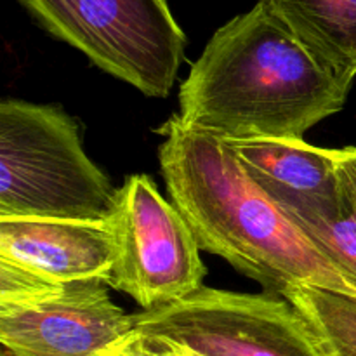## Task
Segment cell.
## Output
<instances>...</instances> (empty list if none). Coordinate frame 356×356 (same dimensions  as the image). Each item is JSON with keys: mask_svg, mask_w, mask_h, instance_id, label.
Instances as JSON below:
<instances>
[{"mask_svg": "<svg viewBox=\"0 0 356 356\" xmlns=\"http://www.w3.org/2000/svg\"><path fill=\"white\" fill-rule=\"evenodd\" d=\"M353 80L257 3L212 35L181 86L177 117L225 141L302 139L343 110Z\"/></svg>", "mask_w": 356, "mask_h": 356, "instance_id": "6da1fadb", "label": "cell"}, {"mask_svg": "<svg viewBox=\"0 0 356 356\" xmlns=\"http://www.w3.org/2000/svg\"><path fill=\"white\" fill-rule=\"evenodd\" d=\"M159 132L167 190L200 250L226 259L271 294L285 298L298 287H320L356 298L339 271L250 179L228 141L188 127L177 115Z\"/></svg>", "mask_w": 356, "mask_h": 356, "instance_id": "7a4b0ae2", "label": "cell"}, {"mask_svg": "<svg viewBox=\"0 0 356 356\" xmlns=\"http://www.w3.org/2000/svg\"><path fill=\"white\" fill-rule=\"evenodd\" d=\"M117 190L59 106L0 104V218L106 221Z\"/></svg>", "mask_w": 356, "mask_h": 356, "instance_id": "3957f363", "label": "cell"}, {"mask_svg": "<svg viewBox=\"0 0 356 356\" xmlns=\"http://www.w3.org/2000/svg\"><path fill=\"white\" fill-rule=\"evenodd\" d=\"M45 31L145 96L167 97L186 35L167 0H17Z\"/></svg>", "mask_w": 356, "mask_h": 356, "instance_id": "277c9868", "label": "cell"}, {"mask_svg": "<svg viewBox=\"0 0 356 356\" xmlns=\"http://www.w3.org/2000/svg\"><path fill=\"white\" fill-rule=\"evenodd\" d=\"M106 282H49L0 261V346L13 356H99L134 330Z\"/></svg>", "mask_w": 356, "mask_h": 356, "instance_id": "5b68a950", "label": "cell"}, {"mask_svg": "<svg viewBox=\"0 0 356 356\" xmlns=\"http://www.w3.org/2000/svg\"><path fill=\"white\" fill-rule=\"evenodd\" d=\"M134 330L198 356H327L302 313L277 294L202 287L170 306L132 315Z\"/></svg>", "mask_w": 356, "mask_h": 356, "instance_id": "8992f818", "label": "cell"}, {"mask_svg": "<svg viewBox=\"0 0 356 356\" xmlns=\"http://www.w3.org/2000/svg\"><path fill=\"white\" fill-rule=\"evenodd\" d=\"M115 263L106 285L131 296L145 312L200 291L205 270L186 219L153 179L134 174L117 190L110 218Z\"/></svg>", "mask_w": 356, "mask_h": 356, "instance_id": "52a82bcc", "label": "cell"}, {"mask_svg": "<svg viewBox=\"0 0 356 356\" xmlns=\"http://www.w3.org/2000/svg\"><path fill=\"white\" fill-rule=\"evenodd\" d=\"M0 261L49 282H106L115 263L110 222L0 218Z\"/></svg>", "mask_w": 356, "mask_h": 356, "instance_id": "ba28073f", "label": "cell"}, {"mask_svg": "<svg viewBox=\"0 0 356 356\" xmlns=\"http://www.w3.org/2000/svg\"><path fill=\"white\" fill-rule=\"evenodd\" d=\"M250 179L284 212L332 218L344 197L339 149L305 139L256 138L228 141Z\"/></svg>", "mask_w": 356, "mask_h": 356, "instance_id": "9c48e42d", "label": "cell"}, {"mask_svg": "<svg viewBox=\"0 0 356 356\" xmlns=\"http://www.w3.org/2000/svg\"><path fill=\"white\" fill-rule=\"evenodd\" d=\"M341 75L356 76V0H259Z\"/></svg>", "mask_w": 356, "mask_h": 356, "instance_id": "30bf717a", "label": "cell"}, {"mask_svg": "<svg viewBox=\"0 0 356 356\" xmlns=\"http://www.w3.org/2000/svg\"><path fill=\"white\" fill-rule=\"evenodd\" d=\"M285 299L308 320L327 356H356V298L320 287H298Z\"/></svg>", "mask_w": 356, "mask_h": 356, "instance_id": "8fae6325", "label": "cell"}, {"mask_svg": "<svg viewBox=\"0 0 356 356\" xmlns=\"http://www.w3.org/2000/svg\"><path fill=\"white\" fill-rule=\"evenodd\" d=\"M343 188V205L332 218L282 212L356 292V197L344 179Z\"/></svg>", "mask_w": 356, "mask_h": 356, "instance_id": "7c38bea8", "label": "cell"}, {"mask_svg": "<svg viewBox=\"0 0 356 356\" xmlns=\"http://www.w3.org/2000/svg\"><path fill=\"white\" fill-rule=\"evenodd\" d=\"M139 336H141L143 346H145L149 356H198L188 348L181 346V344L174 343L170 339H165V337L146 336V334L141 332H139Z\"/></svg>", "mask_w": 356, "mask_h": 356, "instance_id": "4fadbf2b", "label": "cell"}, {"mask_svg": "<svg viewBox=\"0 0 356 356\" xmlns=\"http://www.w3.org/2000/svg\"><path fill=\"white\" fill-rule=\"evenodd\" d=\"M99 356H149L141 343V336L138 330H132L127 337L118 341L106 351H103Z\"/></svg>", "mask_w": 356, "mask_h": 356, "instance_id": "5bb4252c", "label": "cell"}, {"mask_svg": "<svg viewBox=\"0 0 356 356\" xmlns=\"http://www.w3.org/2000/svg\"><path fill=\"white\" fill-rule=\"evenodd\" d=\"M339 174L356 197V148L339 149Z\"/></svg>", "mask_w": 356, "mask_h": 356, "instance_id": "9a60e30c", "label": "cell"}, {"mask_svg": "<svg viewBox=\"0 0 356 356\" xmlns=\"http://www.w3.org/2000/svg\"><path fill=\"white\" fill-rule=\"evenodd\" d=\"M0 356H13V355H10L7 350H3V348H0Z\"/></svg>", "mask_w": 356, "mask_h": 356, "instance_id": "2e32d148", "label": "cell"}]
</instances>
